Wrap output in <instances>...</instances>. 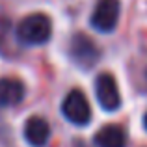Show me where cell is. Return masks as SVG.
<instances>
[{
    "label": "cell",
    "instance_id": "8",
    "mask_svg": "<svg viewBox=\"0 0 147 147\" xmlns=\"http://www.w3.org/2000/svg\"><path fill=\"white\" fill-rule=\"evenodd\" d=\"M95 145L97 147H125L127 134L117 125H106L95 134Z\"/></svg>",
    "mask_w": 147,
    "mask_h": 147
},
{
    "label": "cell",
    "instance_id": "3",
    "mask_svg": "<svg viewBox=\"0 0 147 147\" xmlns=\"http://www.w3.org/2000/svg\"><path fill=\"white\" fill-rule=\"evenodd\" d=\"M69 54L71 60L75 61L78 67L90 69L99 61V49L93 43V39H90L84 34H75L71 39V47H69Z\"/></svg>",
    "mask_w": 147,
    "mask_h": 147
},
{
    "label": "cell",
    "instance_id": "10",
    "mask_svg": "<svg viewBox=\"0 0 147 147\" xmlns=\"http://www.w3.org/2000/svg\"><path fill=\"white\" fill-rule=\"evenodd\" d=\"M144 127H145V130H147V114H145V117H144Z\"/></svg>",
    "mask_w": 147,
    "mask_h": 147
},
{
    "label": "cell",
    "instance_id": "1",
    "mask_svg": "<svg viewBox=\"0 0 147 147\" xmlns=\"http://www.w3.org/2000/svg\"><path fill=\"white\" fill-rule=\"evenodd\" d=\"M52 22L43 13H32L19 22L15 36L24 45H43L50 39Z\"/></svg>",
    "mask_w": 147,
    "mask_h": 147
},
{
    "label": "cell",
    "instance_id": "9",
    "mask_svg": "<svg viewBox=\"0 0 147 147\" xmlns=\"http://www.w3.org/2000/svg\"><path fill=\"white\" fill-rule=\"evenodd\" d=\"M7 30H9V21H7L6 15H0V41L4 39V36L7 34Z\"/></svg>",
    "mask_w": 147,
    "mask_h": 147
},
{
    "label": "cell",
    "instance_id": "2",
    "mask_svg": "<svg viewBox=\"0 0 147 147\" xmlns=\"http://www.w3.org/2000/svg\"><path fill=\"white\" fill-rule=\"evenodd\" d=\"M61 114L65 115V119L75 125H88L91 121V108L90 102H88L86 95L80 90H73L67 93V97L63 99V104H61Z\"/></svg>",
    "mask_w": 147,
    "mask_h": 147
},
{
    "label": "cell",
    "instance_id": "6",
    "mask_svg": "<svg viewBox=\"0 0 147 147\" xmlns=\"http://www.w3.org/2000/svg\"><path fill=\"white\" fill-rule=\"evenodd\" d=\"M49 136H50V127L47 119L34 115L24 123V138L32 147H43L49 142Z\"/></svg>",
    "mask_w": 147,
    "mask_h": 147
},
{
    "label": "cell",
    "instance_id": "5",
    "mask_svg": "<svg viewBox=\"0 0 147 147\" xmlns=\"http://www.w3.org/2000/svg\"><path fill=\"white\" fill-rule=\"evenodd\" d=\"M95 95H97L99 104L106 112H114L121 106V93L115 78L110 73H102L95 80Z\"/></svg>",
    "mask_w": 147,
    "mask_h": 147
},
{
    "label": "cell",
    "instance_id": "4",
    "mask_svg": "<svg viewBox=\"0 0 147 147\" xmlns=\"http://www.w3.org/2000/svg\"><path fill=\"white\" fill-rule=\"evenodd\" d=\"M119 9H121L119 0H99L93 13H91L90 24L97 32H112L117 26Z\"/></svg>",
    "mask_w": 147,
    "mask_h": 147
},
{
    "label": "cell",
    "instance_id": "7",
    "mask_svg": "<svg viewBox=\"0 0 147 147\" xmlns=\"http://www.w3.org/2000/svg\"><path fill=\"white\" fill-rule=\"evenodd\" d=\"M24 97V84L17 78H0V108L19 104Z\"/></svg>",
    "mask_w": 147,
    "mask_h": 147
}]
</instances>
